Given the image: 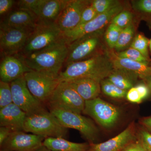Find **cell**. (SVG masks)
<instances>
[{
	"instance_id": "cell-1",
	"label": "cell",
	"mask_w": 151,
	"mask_h": 151,
	"mask_svg": "<svg viewBox=\"0 0 151 151\" xmlns=\"http://www.w3.org/2000/svg\"><path fill=\"white\" fill-rule=\"evenodd\" d=\"M69 47V44L63 36L43 49L26 56H21L32 70L58 76L67 58Z\"/></svg>"
},
{
	"instance_id": "cell-2",
	"label": "cell",
	"mask_w": 151,
	"mask_h": 151,
	"mask_svg": "<svg viewBox=\"0 0 151 151\" xmlns=\"http://www.w3.org/2000/svg\"><path fill=\"white\" fill-rule=\"evenodd\" d=\"M60 73V81L81 78H89L101 81L108 77L114 66L107 53H98L85 60L70 63Z\"/></svg>"
},
{
	"instance_id": "cell-3",
	"label": "cell",
	"mask_w": 151,
	"mask_h": 151,
	"mask_svg": "<svg viewBox=\"0 0 151 151\" xmlns=\"http://www.w3.org/2000/svg\"><path fill=\"white\" fill-rule=\"evenodd\" d=\"M24 132L49 137H67L68 129L60 124L57 118L46 109L27 115Z\"/></svg>"
},
{
	"instance_id": "cell-4",
	"label": "cell",
	"mask_w": 151,
	"mask_h": 151,
	"mask_svg": "<svg viewBox=\"0 0 151 151\" xmlns=\"http://www.w3.org/2000/svg\"><path fill=\"white\" fill-rule=\"evenodd\" d=\"M63 37L56 23H37L28 38L25 45L18 54L26 56L51 45Z\"/></svg>"
},
{
	"instance_id": "cell-5",
	"label": "cell",
	"mask_w": 151,
	"mask_h": 151,
	"mask_svg": "<svg viewBox=\"0 0 151 151\" xmlns=\"http://www.w3.org/2000/svg\"><path fill=\"white\" fill-rule=\"evenodd\" d=\"M50 111L63 127L78 130L89 143H95L99 130L92 120L81 114L61 109L50 108Z\"/></svg>"
},
{
	"instance_id": "cell-6",
	"label": "cell",
	"mask_w": 151,
	"mask_h": 151,
	"mask_svg": "<svg viewBox=\"0 0 151 151\" xmlns=\"http://www.w3.org/2000/svg\"><path fill=\"white\" fill-rule=\"evenodd\" d=\"M85 101L66 81H60L47 104L50 108L61 109L81 114Z\"/></svg>"
},
{
	"instance_id": "cell-7",
	"label": "cell",
	"mask_w": 151,
	"mask_h": 151,
	"mask_svg": "<svg viewBox=\"0 0 151 151\" xmlns=\"http://www.w3.org/2000/svg\"><path fill=\"white\" fill-rule=\"evenodd\" d=\"M28 88L34 96L43 104L47 103L60 83L56 76L32 70L24 75Z\"/></svg>"
},
{
	"instance_id": "cell-8",
	"label": "cell",
	"mask_w": 151,
	"mask_h": 151,
	"mask_svg": "<svg viewBox=\"0 0 151 151\" xmlns=\"http://www.w3.org/2000/svg\"><path fill=\"white\" fill-rule=\"evenodd\" d=\"M83 113L90 116L101 127L106 129L113 128L121 115L120 110L117 107L99 97L85 101Z\"/></svg>"
},
{
	"instance_id": "cell-9",
	"label": "cell",
	"mask_w": 151,
	"mask_h": 151,
	"mask_svg": "<svg viewBox=\"0 0 151 151\" xmlns=\"http://www.w3.org/2000/svg\"><path fill=\"white\" fill-rule=\"evenodd\" d=\"M123 10L124 7L120 4L105 13L98 14L89 22L78 25L74 29L64 34V37L70 45L84 36L99 32L110 24L113 18Z\"/></svg>"
},
{
	"instance_id": "cell-10",
	"label": "cell",
	"mask_w": 151,
	"mask_h": 151,
	"mask_svg": "<svg viewBox=\"0 0 151 151\" xmlns=\"http://www.w3.org/2000/svg\"><path fill=\"white\" fill-rule=\"evenodd\" d=\"M32 31L0 25L1 58L19 53Z\"/></svg>"
},
{
	"instance_id": "cell-11",
	"label": "cell",
	"mask_w": 151,
	"mask_h": 151,
	"mask_svg": "<svg viewBox=\"0 0 151 151\" xmlns=\"http://www.w3.org/2000/svg\"><path fill=\"white\" fill-rule=\"evenodd\" d=\"M100 32L84 36L70 44L64 66L88 59L99 53L97 50L100 45Z\"/></svg>"
},
{
	"instance_id": "cell-12",
	"label": "cell",
	"mask_w": 151,
	"mask_h": 151,
	"mask_svg": "<svg viewBox=\"0 0 151 151\" xmlns=\"http://www.w3.org/2000/svg\"><path fill=\"white\" fill-rule=\"evenodd\" d=\"M10 85L13 103L27 115L45 109L44 104L30 92L24 76L11 82Z\"/></svg>"
},
{
	"instance_id": "cell-13",
	"label": "cell",
	"mask_w": 151,
	"mask_h": 151,
	"mask_svg": "<svg viewBox=\"0 0 151 151\" xmlns=\"http://www.w3.org/2000/svg\"><path fill=\"white\" fill-rule=\"evenodd\" d=\"M45 138L23 131H15L0 145L1 150L6 151H35L43 146Z\"/></svg>"
},
{
	"instance_id": "cell-14",
	"label": "cell",
	"mask_w": 151,
	"mask_h": 151,
	"mask_svg": "<svg viewBox=\"0 0 151 151\" xmlns=\"http://www.w3.org/2000/svg\"><path fill=\"white\" fill-rule=\"evenodd\" d=\"M91 3L92 1L86 0L68 1L56 22L63 34L78 26L83 11Z\"/></svg>"
},
{
	"instance_id": "cell-15",
	"label": "cell",
	"mask_w": 151,
	"mask_h": 151,
	"mask_svg": "<svg viewBox=\"0 0 151 151\" xmlns=\"http://www.w3.org/2000/svg\"><path fill=\"white\" fill-rule=\"evenodd\" d=\"M31 70L26 65L22 57L18 54L1 58V81L11 83Z\"/></svg>"
},
{
	"instance_id": "cell-16",
	"label": "cell",
	"mask_w": 151,
	"mask_h": 151,
	"mask_svg": "<svg viewBox=\"0 0 151 151\" xmlns=\"http://www.w3.org/2000/svg\"><path fill=\"white\" fill-rule=\"evenodd\" d=\"M135 139L134 126L132 124L119 134L106 142L89 143L87 151H122Z\"/></svg>"
},
{
	"instance_id": "cell-17",
	"label": "cell",
	"mask_w": 151,
	"mask_h": 151,
	"mask_svg": "<svg viewBox=\"0 0 151 151\" xmlns=\"http://www.w3.org/2000/svg\"><path fill=\"white\" fill-rule=\"evenodd\" d=\"M106 52L111 59L114 68L133 73L145 81L151 78V66L149 64L122 58L112 50H107Z\"/></svg>"
},
{
	"instance_id": "cell-18",
	"label": "cell",
	"mask_w": 151,
	"mask_h": 151,
	"mask_svg": "<svg viewBox=\"0 0 151 151\" xmlns=\"http://www.w3.org/2000/svg\"><path fill=\"white\" fill-rule=\"evenodd\" d=\"M37 17L33 13L25 10L12 11L4 17L1 25L19 29L33 31L37 25Z\"/></svg>"
},
{
	"instance_id": "cell-19",
	"label": "cell",
	"mask_w": 151,
	"mask_h": 151,
	"mask_svg": "<svg viewBox=\"0 0 151 151\" xmlns=\"http://www.w3.org/2000/svg\"><path fill=\"white\" fill-rule=\"evenodd\" d=\"M27 114L13 103L0 109V126L7 127L13 132H24Z\"/></svg>"
},
{
	"instance_id": "cell-20",
	"label": "cell",
	"mask_w": 151,
	"mask_h": 151,
	"mask_svg": "<svg viewBox=\"0 0 151 151\" xmlns=\"http://www.w3.org/2000/svg\"><path fill=\"white\" fill-rule=\"evenodd\" d=\"M84 100L88 101L98 97L101 91V81L89 78H81L66 81Z\"/></svg>"
},
{
	"instance_id": "cell-21",
	"label": "cell",
	"mask_w": 151,
	"mask_h": 151,
	"mask_svg": "<svg viewBox=\"0 0 151 151\" xmlns=\"http://www.w3.org/2000/svg\"><path fill=\"white\" fill-rule=\"evenodd\" d=\"M67 2L65 0H45L37 16V23H56Z\"/></svg>"
},
{
	"instance_id": "cell-22",
	"label": "cell",
	"mask_w": 151,
	"mask_h": 151,
	"mask_svg": "<svg viewBox=\"0 0 151 151\" xmlns=\"http://www.w3.org/2000/svg\"><path fill=\"white\" fill-rule=\"evenodd\" d=\"M43 146L52 151H87L89 143H75L63 138H45Z\"/></svg>"
},
{
	"instance_id": "cell-23",
	"label": "cell",
	"mask_w": 151,
	"mask_h": 151,
	"mask_svg": "<svg viewBox=\"0 0 151 151\" xmlns=\"http://www.w3.org/2000/svg\"><path fill=\"white\" fill-rule=\"evenodd\" d=\"M138 78L133 73L116 68H114L107 78L119 88L127 91L135 86Z\"/></svg>"
},
{
	"instance_id": "cell-24",
	"label": "cell",
	"mask_w": 151,
	"mask_h": 151,
	"mask_svg": "<svg viewBox=\"0 0 151 151\" xmlns=\"http://www.w3.org/2000/svg\"><path fill=\"white\" fill-rule=\"evenodd\" d=\"M134 32V27L132 23L127 27L122 29L114 48L116 51L118 52L122 51L123 50L127 48L130 44L131 45L133 40Z\"/></svg>"
},
{
	"instance_id": "cell-25",
	"label": "cell",
	"mask_w": 151,
	"mask_h": 151,
	"mask_svg": "<svg viewBox=\"0 0 151 151\" xmlns=\"http://www.w3.org/2000/svg\"><path fill=\"white\" fill-rule=\"evenodd\" d=\"M101 89L105 95L112 98L121 99L126 97L127 91L119 88L107 78L100 82Z\"/></svg>"
},
{
	"instance_id": "cell-26",
	"label": "cell",
	"mask_w": 151,
	"mask_h": 151,
	"mask_svg": "<svg viewBox=\"0 0 151 151\" xmlns=\"http://www.w3.org/2000/svg\"><path fill=\"white\" fill-rule=\"evenodd\" d=\"M149 41L145 36L139 34L134 38L130 47L137 50L146 58L150 60L149 54Z\"/></svg>"
},
{
	"instance_id": "cell-27",
	"label": "cell",
	"mask_w": 151,
	"mask_h": 151,
	"mask_svg": "<svg viewBox=\"0 0 151 151\" xmlns=\"http://www.w3.org/2000/svg\"><path fill=\"white\" fill-rule=\"evenodd\" d=\"M45 1V0H20L17 2V6L18 9L29 11L37 17Z\"/></svg>"
},
{
	"instance_id": "cell-28",
	"label": "cell",
	"mask_w": 151,
	"mask_h": 151,
	"mask_svg": "<svg viewBox=\"0 0 151 151\" xmlns=\"http://www.w3.org/2000/svg\"><path fill=\"white\" fill-rule=\"evenodd\" d=\"M122 30L121 28L111 23L108 26L105 32V37L110 48H115Z\"/></svg>"
},
{
	"instance_id": "cell-29",
	"label": "cell",
	"mask_w": 151,
	"mask_h": 151,
	"mask_svg": "<svg viewBox=\"0 0 151 151\" xmlns=\"http://www.w3.org/2000/svg\"><path fill=\"white\" fill-rule=\"evenodd\" d=\"M13 103L10 83L0 81V109Z\"/></svg>"
},
{
	"instance_id": "cell-30",
	"label": "cell",
	"mask_w": 151,
	"mask_h": 151,
	"mask_svg": "<svg viewBox=\"0 0 151 151\" xmlns=\"http://www.w3.org/2000/svg\"><path fill=\"white\" fill-rule=\"evenodd\" d=\"M116 53V54L120 57L127 58L133 61L147 64H149L150 62V60L146 58L139 52L132 47H130L128 49Z\"/></svg>"
},
{
	"instance_id": "cell-31",
	"label": "cell",
	"mask_w": 151,
	"mask_h": 151,
	"mask_svg": "<svg viewBox=\"0 0 151 151\" xmlns=\"http://www.w3.org/2000/svg\"><path fill=\"white\" fill-rule=\"evenodd\" d=\"M91 4L97 14H100L110 11L120 3L116 0H94L92 1Z\"/></svg>"
},
{
	"instance_id": "cell-32",
	"label": "cell",
	"mask_w": 151,
	"mask_h": 151,
	"mask_svg": "<svg viewBox=\"0 0 151 151\" xmlns=\"http://www.w3.org/2000/svg\"><path fill=\"white\" fill-rule=\"evenodd\" d=\"M133 14L130 11L123 10L113 18L111 23L124 29L132 24Z\"/></svg>"
},
{
	"instance_id": "cell-33",
	"label": "cell",
	"mask_w": 151,
	"mask_h": 151,
	"mask_svg": "<svg viewBox=\"0 0 151 151\" xmlns=\"http://www.w3.org/2000/svg\"><path fill=\"white\" fill-rule=\"evenodd\" d=\"M98 15L91 4L86 7L83 11L78 25L89 22L95 18Z\"/></svg>"
},
{
	"instance_id": "cell-34",
	"label": "cell",
	"mask_w": 151,
	"mask_h": 151,
	"mask_svg": "<svg viewBox=\"0 0 151 151\" xmlns=\"http://www.w3.org/2000/svg\"><path fill=\"white\" fill-rule=\"evenodd\" d=\"M138 140L147 151H151V133L147 129H141L138 134Z\"/></svg>"
},
{
	"instance_id": "cell-35",
	"label": "cell",
	"mask_w": 151,
	"mask_h": 151,
	"mask_svg": "<svg viewBox=\"0 0 151 151\" xmlns=\"http://www.w3.org/2000/svg\"><path fill=\"white\" fill-rule=\"evenodd\" d=\"M135 6L137 10L141 12L151 15V0L137 1Z\"/></svg>"
},
{
	"instance_id": "cell-36",
	"label": "cell",
	"mask_w": 151,
	"mask_h": 151,
	"mask_svg": "<svg viewBox=\"0 0 151 151\" xmlns=\"http://www.w3.org/2000/svg\"><path fill=\"white\" fill-rule=\"evenodd\" d=\"M127 100L134 103H140L143 101L139 93L135 86L127 91L126 95Z\"/></svg>"
},
{
	"instance_id": "cell-37",
	"label": "cell",
	"mask_w": 151,
	"mask_h": 151,
	"mask_svg": "<svg viewBox=\"0 0 151 151\" xmlns=\"http://www.w3.org/2000/svg\"><path fill=\"white\" fill-rule=\"evenodd\" d=\"M15 1L13 0H0V15L4 17L9 12Z\"/></svg>"
},
{
	"instance_id": "cell-38",
	"label": "cell",
	"mask_w": 151,
	"mask_h": 151,
	"mask_svg": "<svg viewBox=\"0 0 151 151\" xmlns=\"http://www.w3.org/2000/svg\"><path fill=\"white\" fill-rule=\"evenodd\" d=\"M122 151H147L139 141H134L128 145Z\"/></svg>"
},
{
	"instance_id": "cell-39",
	"label": "cell",
	"mask_w": 151,
	"mask_h": 151,
	"mask_svg": "<svg viewBox=\"0 0 151 151\" xmlns=\"http://www.w3.org/2000/svg\"><path fill=\"white\" fill-rule=\"evenodd\" d=\"M140 95L142 100L148 97L151 92L146 83H140L135 86Z\"/></svg>"
},
{
	"instance_id": "cell-40",
	"label": "cell",
	"mask_w": 151,
	"mask_h": 151,
	"mask_svg": "<svg viewBox=\"0 0 151 151\" xmlns=\"http://www.w3.org/2000/svg\"><path fill=\"white\" fill-rule=\"evenodd\" d=\"M13 132L7 127H0V145L3 144L11 133Z\"/></svg>"
},
{
	"instance_id": "cell-41",
	"label": "cell",
	"mask_w": 151,
	"mask_h": 151,
	"mask_svg": "<svg viewBox=\"0 0 151 151\" xmlns=\"http://www.w3.org/2000/svg\"><path fill=\"white\" fill-rule=\"evenodd\" d=\"M141 124L146 129L151 132V116L143 118L141 120Z\"/></svg>"
},
{
	"instance_id": "cell-42",
	"label": "cell",
	"mask_w": 151,
	"mask_h": 151,
	"mask_svg": "<svg viewBox=\"0 0 151 151\" xmlns=\"http://www.w3.org/2000/svg\"><path fill=\"white\" fill-rule=\"evenodd\" d=\"M35 151H52L50 150H49V149L47 148L45 146H42L40 148H39L38 149Z\"/></svg>"
},
{
	"instance_id": "cell-43",
	"label": "cell",
	"mask_w": 151,
	"mask_h": 151,
	"mask_svg": "<svg viewBox=\"0 0 151 151\" xmlns=\"http://www.w3.org/2000/svg\"><path fill=\"white\" fill-rule=\"evenodd\" d=\"M145 83L148 87H149V89H150L151 92V78L146 81Z\"/></svg>"
},
{
	"instance_id": "cell-44",
	"label": "cell",
	"mask_w": 151,
	"mask_h": 151,
	"mask_svg": "<svg viewBox=\"0 0 151 151\" xmlns=\"http://www.w3.org/2000/svg\"><path fill=\"white\" fill-rule=\"evenodd\" d=\"M149 48L150 49V51L151 52V38L150 39V41H149Z\"/></svg>"
},
{
	"instance_id": "cell-45",
	"label": "cell",
	"mask_w": 151,
	"mask_h": 151,
	"mask_svg": "<svg viewBox=\"0 0 151 151\" xmlns=\"http://www.w3.org/2000/svg\"><path fill=\"white\" fill-rule=\"evenodd\" d=\"M0 151H4V150H0Z\"/></svg>"
},
{
	"instance_id": "cell-46",
	"label": "cell",
	"mask_w": 151,
	"mask_h": 151,
	"mask_svg": "<svg viewBox=\"0 0 151 151\" xmlns=\"http://www.w3.org/2000/svg\"><path fill=\"white\" fill-rule=\"evenodd\" d=\"M150 65H151V63Z\"/></svg>"
}]
</instances>
